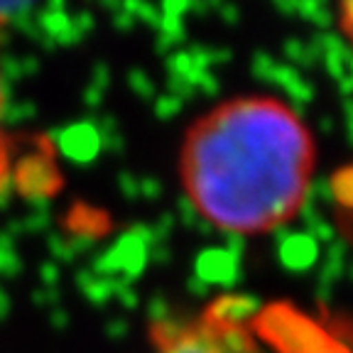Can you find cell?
Returning a JSON list of instances; mask_svg holds the SVG:
<instances>
[{
    "label": "cell",
    "mask_w": 353,
    "mask_h": 353,
    "mask_svg": "<svg viewBox=\"0 0 353 353\" xmlns=\"http://www.w3.org/2000/svg\"><path fill=\"white\" fill-rule=\"evenodd\" d=\"M34 0H0V22L10 20L17 12H22L28 6H32Z\"/></svg>",
    "instance_id": "cell-3"
},
{
    "label": "cell",
    "mask_w": 353,
    "mask_h": 353,
    "mask_svg": "<svg viewBox=\"0 0 353 353\" xmlns=\"http://www.w3.org/2000/svg\"><path fill=\"white\" fill-rule=\"evenodd\" d=\"M314 172V140L290 105L243 96L216 105L184 135L179 174L211 226L260 236L292 221Z\"/></svg>",
    "instance_id": "cell-1"
},
{
    "label": "cell",
    "mask_w": 353,
    "mask_h": 353,
    "mask_svg": "<svg viewBox=\"0 0 353 353\" xmlns=\"http://www.w3.org/2000/svg\"><path fill=\"white\" fill-rule=\"evenodd\" d=\"M348 3H351V0H341V8H343V28H346V30H348V17H351V15H348Z\"/></svg>",
    "instance_id": "cell-5"
},
{
    "label": "cell",
    "mask_w": 353,
    "mask_h": 353,
    "mask_svg": "<svg viewBox=\"0 0 353 353\" xmlns=\"http://www.w3.org/2000/svg\"><path fill=\"white\" fill-rule=\"evenodd\" d=\"M0 113H3V83H0ZM8 174V150H6V135H3V128H0V187L6 182Z\"/></svg>",
    "instance_id": "cell-4"
},
{
    "label": "cell",
    "mask_w": 353,
    "mask_h": 353,
    "mask_svg": "<svg viewBox=\"0 0 353 353\" xmlns=\"http://www.w3.org/2000/svg\"><path fill=\"white\" fill-rule=\"evenodd\" d=\"M154 341L157 353H263L238 321L216 314L162 329Z\"/></svg>",
    "instance_id": "cell-2"
}]
</instances>
